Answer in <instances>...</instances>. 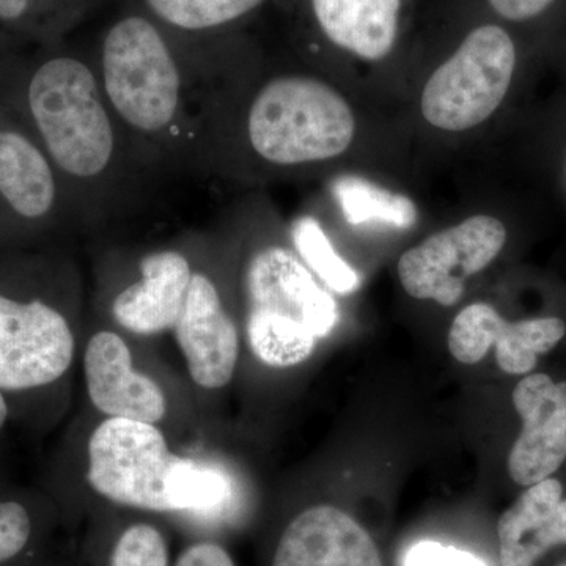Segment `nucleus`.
Listing matches in <instances>:
<instances>
[{"label": "nucleus", "instance_id": "4", "mask_svg": "<svg viewBox=\"0 0 566 566\" xmlns=\"http://www.w3.org/2000/svg\"><path fill=\"white\" fill-rule=\"evenodd\" d=\"M62 244L0 249V389L59 381L76 352L80 277Z\"/></svg>", "mask_w": 566, "mask_h": 566}, {"label": "nucleus", "instance_id": "8", "mask_svg": "<svg viewBox=\"0 0 566 566\" xmlns=\"http://www.w3.org/2000/svg\"><path fill=\"white\" fill-rule=\"evenodd\" d=\"M232 240L229 223L205 230L188 296L174 327L189 376L207 390L229 385L240 357V329L227 282Z\"/></svg>", "mask_w": 566, "mask_h": 566}, {"label": "nucleus", "instance_id": "18", "mask_svg": "<svg viewBox=\"0 0 566 566\" xmlns=\"http://www.w3.org/2000/svg\"><path fill=\"white\" fill-rule=\"evenodd\" d=\"M502 566H534L551 547L566 545V501L558 480L528 486L497 524Z\"/></svg>", "mask_w": 566, "mask_h": 566}, {"label": "nucleus", "instance_id": "25", "mask_svg": "<svg viewBox=\"0 0 566 566\" xmlns=\"http://www.w3.org/2000/svg\"><path fill=\"white\" fill-rule=\"evenodd\" d=\"M403 566H488L485 560L474 556L468 551L455 546H446L442 543H416L405 553Z\"/></svg>", "mask_w": 566, "mask_h": 566}, {"label": "nucleus", "instance_id": "23", "mask_svg": "<svg viewBox=\"0 0 566 566\" xmlns=\"http://www.w3.org/2000/svg\"><path fill=\"white\" fill-rule=\"evenodd\" d=\"M106 566H172L169 539L156 524L136 521L115 536Z\"/></svg>", "mask_w": 566, "mask_h": 566}, {"label": "nucleus", "instance_id": "5", "mask_svg": "<svg viewBox=\"0 0 566 566\" xmlns=\"http://www.w3.org/2000/svg\"><path fill=\"white\" fill-rule=\"evenodd\" d=\"M241 290L245 340L268 367L305 363L340 318L333 293L286 245L252 249L241 271Z\"/></svg>", "mask_w": 566, "mask_h": 566}, {"label": "nucleus", "instance_id": "30", "mask_svg": "<svg viewBox=\"0 0 566 566\" xmlns=\"http://www.w3.org/2000/svg\"><path fill=\"white\" fill-rule=\"evenodd\" d=\"M562 566H566V565H562Z\"/></svg>", "mask_w": 566, "mask_h": 566}, {"label": "nucleus", "instance_id": "26", "mask_svg": "<svg viewBox=\"0 0 566 566\" xmlns=\"http://www.w3.org/2000/svg\"><path fill=\"white\" fill-rule=\"evenodd\" d=\"M172 566H237L232 554L221 543L199 539L185 547Z\"/></svg>", "mask_w": 566, "mask_h": 566}, {"label": "nucleus", "instance_id": "13", "mask_svg": "<svg viewBox=\"0 0 566 566\" xmlns=\"http://www.w3.org/2000/svg\"><path fill=\"white\" fill-rule=\"evenodd\" d=\"M84 378L92 405L106 417L158 424L167 398L151 376L134 367L132 348L117 329H96L84 349Z\"/></svg>", "mask_w": 566, "mask_h": 566}, {"label": "nucleus", "instance_id": "21", "mask_svg": "<svg viewBox=\"0 0 566 566\" xmlns=\"http://www.w3.org/2000/svg\"><path fill=\"white\" fill-rule=\"evenodd\" d=\"M290 240L297 256L329 292L348 294L359 289V274L338 255L315 216L303 214L294 219L290 226Z\"/></svg>", "mask_w": 566, "mask_h": 566}, {"label": "nucleus", "instance_id": "12", "mask_svg": "<svg viewBox=\"0 0 566 566\" xmlns=\"http://www.w3.org/2000/svg\"><path fill=\"white\" fill-rule=\"evenodd\" d=\"M560 318H534L506 322L493 305L475 303L463 308L453 319L449 349L458 363L479 364L495 348V360L510 375L528 374L539 354L551 352L564 338Z\"/></svg>", "mask_w": 566, "mask_h": 566}, {"label": "nucleus", "instance_id": "10", "mask_svg": "<svg viewBox=\"0 0 566 566\" xmlns=\"http://www.w3.org/2000/svg\"><path fill=\"white\" fill-rule=\"evenodd\" d=\"M180 457L155 423L106 417L87 444V482L96 494L125 509L177 513L174 476Z\"/></svg>", "mask_w": 566, "mask_h": 566}, {"label": "nucleus", "instance_id": "14", "mask_svg": "<svg viewBox=\"0 0 566 566\" xmlns=\"http://www.w3.org/2000/svg\"><path fill=\"white\" fill-rule=\"evenodd\" d=\"M513 405L523 431L510 452L509 472L517 485L532 486L549 479L566 461V381L527 376L517 382Z\"/></svg>", "mask_w": 566, "mask_h": 566}, {"label": "nucleus", "instance_id": "20", "mask_svg": "<svg viewBox=\"0 0 566 566\" xmlns=\"http://www.w3.org/2000/svg\"><path fill=\"white\" fill-rule=\"evenodd\" d=\"M331 192L346 222L353 226L378 222L409 229L419 218V210L409 197L354 175L335 178Z\"/></svg>", "mask_w": 566, "mask_h": 566}, {"label": "nucleus", "instance_id": "6", "mask_svg": "<svg viewBox=\"0 0 566 566\" xmlns=\"http://www.w3.org/2000/svg\"><path fill=\"white\" fill-rule=\"evenodd\" d=\"M82 237L76 211L46 153L0 98V249L40 248Z\"/></svg>", "mask_w": 566, "mask_h": 566}, {"label": "nucleus", "instance_id": "16", "mask_svg": "<svg viewBox=\"0 0 566 566\" xmlns=\"http://www.w3.org/2000/svg\"><path fill=\"white\" fill-rule=\"evenodd\" d=\"M268 0H115L159 25L196 59L240 39L238 31Z\"/></svg>", "mask_w": 566, "mask_h": 566}, {"label": "nucleus", "instance_id": "28", "mask_svg": "<svg viewBox=\"0 0 566 566\" xmlns=\"http://www.w3.org/2000/svg\"><path fill=\"white\" fill-rule=\"evenodd\" d=\"M18 48H21V43H18L17 40L11 39L7 33L0 31V69H2L3 63L7 62V59H9Z\"/></svg>", "mask_w": 566, "mask_h": 566}, {"label": "nucleus", "instance_id": "19", "mask_svg": "<svg viewBox=\"0 0 566 566\" xmlns=\"http://www.w3.org/2000/svg\"><path fill=\"white\" fill-rule=\"evenodd\" d=\"M109 0H0V31L18 43H61Z\"/></svg>", "mask_w": 566, "mask_h": 566}, {"label": "nucleus", "instance_id": "11", "mask_svg": "<svg viewBox=\"0 0 566 566\" xmlns=\"http://www.w3.org/2000/svg\"><path fill=\"white\" fill-rule=\"evenodd\" d=\"M505 243L506 229L497 218L471 216L405 252L398 279L415 300L452 307L463 296L465 281L490 266Z\"/></svg>", "mask_w": 566, "mask_h": 566}, {"label": "nucleus", "instance_id": "7", "mask_svg": "<svg viewBox=\"0 0 566 566\" xmlns=\"http://www.w3.org/2000/svg\"><path fill=\"white\" fill-rule=\"evenodd\" d=\"M203 232L153 248L114 249L104 262L103 301L115 327L139 337L174 331L188 296Z\"/></svg>", "mask_w": 566, "mask_h": 566}, {"label": "nucleus", "instance_id": "27", "mask_svg": "<svg viewBox=\"0 0 566 566\" xmlns=\"http://www.w3.org/2000/svg\"><path fill=\"white\" fill-rule=\"evenodd\" d=\"M491 9L506 21H528L545 13L554 0H488Z\"/></svg>", "mask_w": 566, "mask_h": 566}, {"label": "nucleus", "instance_id": "15", "mask_svg": "<svg viewBox=\"0 0 566 566\" xmlns=\"http://www.w3.org/2000/svg\"><path fill=\"white\" fill-rule=\"evenodd\" d=\"M271 566H385L370 534L334 505L303 510L283 528Z\"/></svg>", "mask_w": 566, "mask_h": 566}, {"label": "nucleus", "instance_id": "2", "mask_svg": "<svg viewBox=\"0 0 566 566\" xmlns=\"http://www.w3.org/2000/svg\"><path fill=\"white\" fill-rule=\"evenodd\" d=\"M241 39L208 59L197 178L241 181L292 172L344 155L356 118L329 82L282 71L252 85L241 69Z\"/></svg>", "mask_w": 566, "mask_h": 566}, {"label": "nucleus", "instance_id": "29", "mask_svg": "<svg viewBox=\"0 0 566 566\" xmlns=\"http://www.w3.org/2000/svg\"><path fill=\"white\" fill-rule=\"evenodd\" d=\"M7 419H9V405H7L6 395H3V390L0 389V430H2L3 424H6Z\"/></svg>", "mask_w": 566, "mask_h": 566}, {"label": "nucleus", "instance_id": "9", "mask_svg": "<svg viewBox=\"0 0 566 566\" xmlns=\"http://www.w3.org/2000/svg\"><path fill=\"white\" fill-rule=\"evenodd\" d=\"M515 69L516 46L510 33L497 24L479 25L424 84V120L447 133L476 128L504 103Z\"/></svg>", "mask_w": 566, "mask_h": 566}, {"label": "nucleus", "instance_id": "1", "mask_svg": "<svg viewBox=\"0 0 566 566\" xmlns=\"http://www.w3.org/2000/svg\"><path fill=\"white\" fill-rule=\"evenodd\" d=\"M0 98L20 115L61 178L82 237L103 238L150 214L166 182L142 163L93 70L69 40L18 48L0 69Z\"/></svg>", "mask_w": 566, "mask_h": 566}, {"label": "nucleus", "instance_id": "3", "mask_svg": "<svg viewBox=\"0 0 566 566\" xmlns=\"http://www.w3.org/2000/svg\"><path fill=\"white\" fill-rule=\"evenodd\" d=\"M111 111L164 182L197 178L207 73L150 18L117 6L87 46Z\"/></svg>", "mask_w": 566, "mask_h": 566}, {"label": "nucleus", "instance_id": "24", "mask_svg": "<svg viewBox=\"0 0 566 566\" xmlns=\"http://www.w3.org/2000/svg\"><path fill=\"white\" fill-rule=\"evenodd\" d=\"M31 513L17 501H0V565L13 560L31 542Z\"/></svg>", "mask_w": 566, "mask_h": 566}, {"label": "nucleus", "instance_id": "17", "mask_svg": "<svg viewBox=\"0 0 566 566\" xmlns=\"http://www.w3.org/2000/svg\"><path fill=\"white\" fill-rule=\"evenodd\" d=\"M312 28L331 46L363 59L385 61L392 54L403 0H304Z\"/></svg>", "mask_w": 566, "mask_h": 566}, {"label": "nucleus", "instance_id": "22", "mask_svg": "<svg viewBox=\"0 0 566 566\" xmlns=\"http://www.w3.org/2000/svg\"><path fill=\"white\" fill-rule=\"evenodd\" d=\"M229 476L211 465L180 458L174 476V502L177 513H212L232 501Z\"/></svg>", "mask_w": 566, "mask_h": 566}]
</instances>
